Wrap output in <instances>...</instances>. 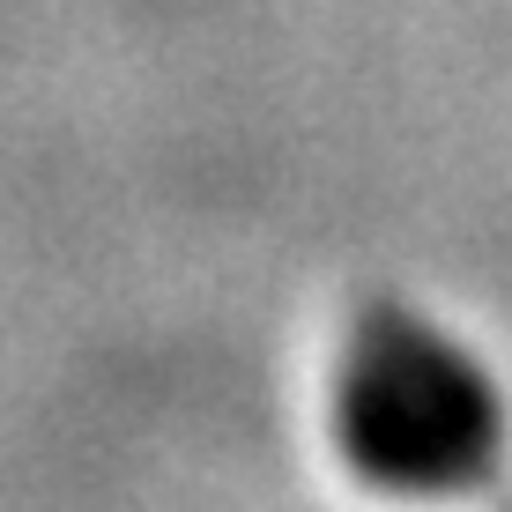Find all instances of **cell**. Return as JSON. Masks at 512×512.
Wrapping results in <instances>:
<instances>
[{
  "mask_svg": "<svg viewBox=\"0 0 512 512\" xmlns=\"http://www.w3.org/2000/svg\"><path fill=\"white\" fill-rule=\"evenodd\" d=\"M334 438L364 483L394 498H453L498 468L505 401L468 342L423 312L379 305L334 364Z\"/></svg>",
  "mask_w": 512,
  "mask_h": 512,
  "instance_id": "obj_1",
  "label": "cell"
}]
</instances>
